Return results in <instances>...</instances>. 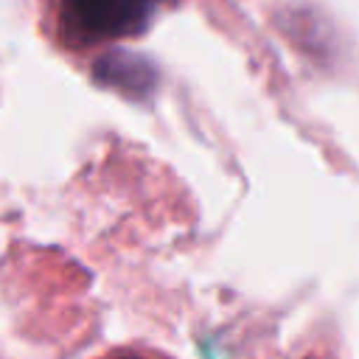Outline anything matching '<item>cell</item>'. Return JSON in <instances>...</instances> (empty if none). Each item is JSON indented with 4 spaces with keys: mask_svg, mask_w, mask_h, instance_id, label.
<instances>
[{
    "mask_svg": "<svg viewBox=\"0 0 359 359\" xmlns=\"http://www.w3.org/2000/svg\"><path fill=\"white\" fill-rule=\"evenodd\" d=\"M165 0H56L62 31L79 45L140 36Z\"/></svg>",
    "mask_w": 359,
    "mask_h": 359,
    "instance_id": "cell-1",
    "label": "cell"
},
{
    "mask_svg": "<svg viewBox=\"0 0 359 359\" xmlns=\"http://www.w3.org/2000/svg\"><path fill=\"white\" fill-rule=\"evenodd\" d=\"M109 359H146V356H140V353H115Z\"/></svg>",
    "mask_w": 359,
    "mask_h": 359,
    "instance_id": "cell-2",
    "label": "cell"
}]
</instances>
